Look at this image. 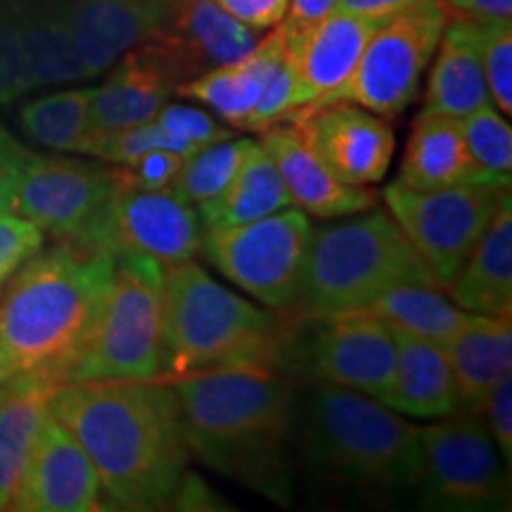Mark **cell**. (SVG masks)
<instances>
[{
    "label": "cell",
    "mask_w": 512,
    "mask_h": 512,
    "mask_svg": "<svg viewBox=\"0 0 512 512\" xmlns=\"http://www.w3.org/2000/svg\"><path fill=\"white\" fill-rule=\"evenodd\" d=\"M472 181L510 183V176L477 166L467 150L460 119L422 110L413 121L396 183L413 190H439Z\"/></svg>",
    "instance_id": "23"
},
{
    "label": "cell",
    "mask_w": 512,
    "mask_h": 512,
    "mask_svg": "<svg viewBox=\"0 0 512 512\" xmlns=\"http://www.w3.org/2000/svg\"><path fill=\"white\" fill-rule=\"evenodd\" d=\"M183 100L207 105L223 124L238 131H266L285 124L302 107L297 76L283 38L273 29L238 60L211 67L176 88Z\"/></svg>",
    "instance_id": "13"
},
{
    "label": "cell",
    "mask_w": 512,
    "mask_h": 512,
    "mask_svg": "<svg viewBox=\"0 0 512 512\" xmlns=\"http://www.w3.org/2000/svg\"><path fill=\"white\" fill-rule=\"evenodd\" d=\"M285 313L283 373L292 382L332 384L382 401L394 382V330L370 311L299 318Z\"/></svg>",
    "instance_id": "8"
},
{
    "label": "cell",
    "mask_w": 512,
    "mask_h": 512,
    "mask_svg": "<svg viewBox=\"0 0 512 512\" xmlns=\"http://www.w3.org/2000/svg\"><path fill=\"white\" fill-rule=\"evenodd\" d=\"M93 88H74L38 98L19 110V126L31 140L57 152H76L86 138Z\"/></svg>",
    "instance_id": "32"
},
{
    "label": "cell",
    "mask_w": 512,
    "mask_h": 512,
    "mask_svg": "<svg viewBox=\"0 0 512 512\" xmlns=\"http://www.w3.org/2000/svg\"><path fill=\"white\" fill-rule=\"evenodd\" d=\"M441 292L444 290L430 285H396L366 311L382 318L389 328L444 347L463 328L470 311L460 309Z\"/></svg>",
    "instance_id": "31"
},
{
    "label": "cell",
    "mask_w": 512,
    "mask_h": 512,
    "mask_svg": "<svg viewBox=\"0 0 512 512\" xmlns=\"http://www.w3.org/2000/svg\"><path fill=\"white\" fill-rule=\"evenodd\" d=\"M31 88L91 79L76 50L67 0H15Z\"/></svg>",
    "instance_id": "28"
},
{
    "label": "cell",
    "mask_w": 512,
    "mask_h": 512,
    "mask_svg": "<svg viewBox=\"0 0 512 512\" xmlns=\"http://www.w3.org/2000/svg\"><path fill=\"white\" fill-rule=\"evenodd\" d=\"M309 240V216L285 207L238 226L204 230L202 252L216 271L268 309L290 311Z\"/></svg>",
    "instance_id": "11"
},
{
    "label": "cell",
    "mask_w": 512,
    "mask_h": 512,
    "mask_svg": "<svg viewBox=\"0 0 512 512\" xmlns=\"http://www.w3.org/2000/svg\"><path fill=\"white\" fill-rule=\"evenodd\" d=\"M285 207H292V202L283 178L266 147L252 140L238 174L219 197L197 207V219L202 223V230L226 228L261 219Z\"/></svg>",
    "instance_id": "30"
},
{
    "label": "cell",
    "mask_w": 512,
    "mask_h": 512,
    "mask_svg": "<svg viewBox=\"0 0 512 512\" xmlns=\"http://www.w3.org/2000/svg\"><path fill=\"white\" fill-rule=\"evenodd\" d=\"M176 76L143 43L121 55L105 83L93 88L88 107L91 131H117L155 119L176 93Z\"/></svg>",
    "instance_id": "22"
},
{
    "label": "cell",
    "mask_w": 512,
    "mask_h": 512,
    "mask_svg": "<svg viewBox=\"0 0 512 512\" xmlns=\"http://www.w3.org/2000/svg\"><path fill=\"white\" fill-rule=\"evenodd\" d=\"M477 29V46L489 98L496 110L512 114V17L472 19Z\"/></svg>",
    "instance_id": "34"
},
{
    "label": "cell",
    "mask_w": 512,
    "mask_h": 512,
    "mask_svg": "<svg viewBox=\"0 0 512 512\" xmlns=\"http://www.w3.org/2000/svg\"><path fill=\"white\" fill-rule=\"evenodd\" d=\"M43 247V233L17 214L0 216V287L31 254Z\"/></svg>",
    "instance_id": "39"
},
{
    "label": "cell",
    "mask_w": 512,
    "mask_h": 512,
    "mask_svg": "<svg viewBox=\"0 0 512 512\" xmlns=\"http://www.w3.org/2000/svg\"><path fill=\"white\" fill-rule=\"evenodd\" d=\"M62 384L48 375H15L0 382V512L12 510L31 446Z\"/></svg>",
    "instance_id": "27"
},
{
    "label": "cell",
    "mask_w": 512,
    "mask_h": 512,
    "mask_svg": "<svg viewBox=\"0 0 512 512\" xmlns=\"http://www.w3.org/2000/svg\"><path fill=\"white\" fill-rule=\"evenodd\" d=\"M162 287V264L145 256H117L110 290L64 384L162 375Z\"/></svg>",
    "instance_id": "7"
},
{
    "label": "cell",
    "mask_w": 512,
    "mask_h": 512,
    "mask_svg": "<svg viewBox=\"0 0 512 512\" xmlns=\"http://www.w3.org/2000/svg\"><path fill=\"white\" fill-rule=\"evenodd\" d=\"M448 17L501 19L512 17V0H439Z\"/></svg>",
    "instance_id": "44"
},
{
    "label": "cell",
    "mask_w": 512,
    "mask_h": 512,
    "mask_svg": "<svg viewBox=\"0 0 512 512\" xmlns=\"http://www.w3.org/2000/svg\"><path fill=\"white\" fill-rule=\"evenodd\" d=\"M413 496L425 510H510V467L477 411L460 408L420 427V477Z\"/></svg>",
    "instance_id": "9"
},
{
    "label": "cell",
    "mask_w": 512,
    "mask_h": 512,
    "mask_svg": "<svg viewBox=\"0 0 512 512\" xmlns=\"http://www.w3.org/2000/svg\"><path fill=\"white\" fill-rule=\"evenodd\" d=\"M413 0H339L337 10L354 12V15L375 19V22H382L394 12H399L411 5Z\"/></svg>",
    "instance_id": "45"
},
{
    "label": "cell",
    "mask_w": 512,
    "mask_h": 512,
    "mask_svg": "<svg viewBox=\"0 0 512 512\" xmlns=\"http://www.w3.org/2000/svg\"><path fill=\"white\" fill-rule=\"evenodd\" d=\"M178 0H67L69 24L88 76H100L121 55L155 36Z\"/></svg>",
    "instance_id": "21"
},
{
    "label": "cell",
    "mask_w": 512,
    "mask_h": 512,
    "mask_svg": "<svg viewBox=\"0 0 512 512\" xmlns=\"http://www.w3.org/2000/svg\"><path fill=\"white\" fill-rule=\"evenodd\" d=\"M463 408L477 411L484 396L512 375V311L503 316L470 313L444 344Z\"/></svg>",
    "instance_id": "26"
},
{
    "label": "cell",
    "mask_w": 512,
    "mask_h": 512,
    "mask_svg": "<svg viewBox=\"0 0 512 512\" xmlns=\"http://www.w3.org/2000/svg\"><path fill=\"white\" fill-rule=\"evenodd\" d=\"M396 285L439 287L389 211L375 204L311 228L302 280L287 313L323 318L363 311Z\"/></svg>",
    "instance_id": "6"
},
{
    "label": "cell",
    "mask_w": 512,
    "mask_h": 512,
    "mask_svg": "<svg viewBox=\"0 0 512 512\" xmlns=\"http://www.w3.org/2000/svg\"><path fill=\"white\" fill-rule=\"evenodd\" d=\"M27 152V147L10 136L8 128L0 126V216L15 214L19 176Z\"/></svg>",
    "instance_id": "41"
},
{
    "label": "cell",
    "mask_w": 512,
    "mask_h": 512,
    "mask_svg": "<svg viewBox=\"0 0 512 512\" xmlns=\"http://www.w3.org/2000/svg\"><path fill=\"white\" fill-rule=\"evenodd\" d=\"M50 413L91 458L105 508H176L192 456L169 382L157 377L69 382L53 394Z\"/></svg>",
    "instance_id": "1"
},
{
    "label": "cell",
    "mask_w": 512,
    "mask_h": 512,
    "mask_svg": "<svg viewBox=\"0 0 512 512\" xmlns=\"http://www.w3.org/2000/svg\"><path fill=\"white\" fill-rule=\"evenodd\" d=\"M249 145H252L249 138L233 136L228 140H221V143L202 147L195 155L185 159L183 169L178 171L171 188L185 202H190L192 207H202V204L211 202L228 188V183L238 174Z\"/></svg>",
    "instance_id": "33"
},
{
    "label": "cell",
    "mask_w": 512,
    "mask_h": 512,
    "mask_svg": "<svg viewBox=\"0 0 512 512\" xmlns=\"http://www.w3.org/2000/svg\"><path fill=\"white\" fill-rule=\"evenodd\" d=\"M434 55L425 110L463 119L489 102L472 19L448 17Z\"/></svg>",
    "instance_id": "29"
},
{
    "label": "cell",
    "mask_w": 512,
    "mask_h": 512,
    "mask_svg": "<svg viewBox=\"0 0 512 512\" xmlns=\"http://www.w3.org/2000/svg\"><path fill=\"white\" fill-rule=\"evenodd\" d=\"M114 176V169H112ZM202 223L174 188H133L114 176V195L102 228L100 249L117 256H145L176 266L202 252Z\"/></svg>",
    "instance_id": "15"
},
{
    "label": "cell",
    "mask_w": 512,
    "mask_h": 512,
    "mask_svg": "<svg viewBox=\"0 0 512 512\" xmlns=\"http://www.w3.org/2000/svg\"><path fill=\"white\" fill-rule=\"evenodd\" d=\"M185 155L174 150H150L140 155L131 164H114V176L133 188L143 190H162L171 188L176 181L178 171L183 169Z\"/></svg>",
    "instance_id": "38"
},
{
    "label": "cell",
    "mask_w": 512,
    "mask_h": 512,
    "mask_svg": "<svg viewBox=\"0 0 512 512\" xmlns=\"http://www.w3.org/2000/svg\"><path fill=\"white\" fill-rule=\"evenodd\" d=\"M192 458L278 505L294 496L297 399L285 373L226 366L169 380Z\"/></svg>",
    "instance_id": "2"
},
{
    "label": "cell",
    "mask_w": 512,
    "mask_h": 512,
    "mask_svg": "<svg viewBox=\"0 0 512 512\" xmlns=\"http://www.w3.org/2000/svg\"><path fill=\"white\" fill-rule=\"evenodd\" d=\"M283 313V311H280ZM285 313L271 311L216 283L195 261L164 268L162 354L157 380L226 366H261L283 373Z\"/></svg>",
    "instance_id": "5"
},
{
    "label": "cell",
    "mask_w": 512,
    "mask_h": 512,
    "mask_svg": "<svg viewBox=\"0 0 512 512\" xmlns=\"http://www.w3.org/2000/svg\"><path fill=\"white\" fill-rule=\"evenodd\" d=\"M31 91L15 0H0V105H10Z\"/></svg>",
    "instance_id": "37"
},
{
    "label": "cell",
    "mask_w": 512,
    "mask_h": 512,
    "mask_svg": "<svg viewBox=\"0 0 512 512\" xmlns=\"http://www.w3.org/2000/svg\"><path fill=\"white\" fill-rule=\"evenodd\" d=\"M460 309L484 316L512 311V197L503 195L496 214L456 278L446 285Z\"/></svg>",
    "instance_id": "25"
},
{
    "label": "cell",
    "mask_w": 512,
    "mask_h": 512,
    "mask_svg": "<svg viewBox=\"0 0 512 512\" xmlns=\"http://www.w3.org/2000/svg\"><path fill=\"white\" fill-rule=\"evenodd\" d=\"M297 408V456L306 486L328 501L389 503L420 477V427L377 399L306 384Z\"/></svg>",
    "instance_id": "3"
},
{
    "label": "cell",
    "mask_w": 512,
    "mask_h": 512,
    "mask_svg": "<svg viewBox=\"0 0 512 512\" xmlns=\"http://www.w3.org/2000/svg\"><path fill=\"white\" fill-rule=\"evenodd\" d=\"M377 24L380 22L375 19L335 10L318 24L302 31L275 27L283 38L287 60L292 64L299 93H302V107L297 114L337 102L342 88L354 76L363 48Z\"/></svg>",
    "instance_id": "18"
},
{
    "label": "cell",
    "mask_w": 512,
    "mask_h": 512,
    "mask_svg": "<svg viewBox=\"0 0 512 512\" xmlns=\"http://www.w3.org/2000/svg\"><path fill=\"white\" fill-rule=\"evenodd\" d=\"M112 195V169L60 155L27 152L15 214L57 242L100 249Z\"/></svg>",
    "instance_id": "14"
},
{
    "label": "cell",
    "mask_w": 512,
    "mask_h": 512,
    "mask_svg": "<svg viewBox=\"0 0 512 512\" xmlns=\"http://www.w3.org/2000/svg\"><path fill=\"white\" fill-rule=\"evenodd\" d=\"M214 3L254 31L275 29L287 12V0H214Z\"/></svg>",
    "instance_id": "42"
},
{
    "label": "cell",
    "mask_w": 512,
    "mask_h": 512,
    "mask_svg": "<svg viewBox=\"0 0 512 512\" xmlns=\"http://www.w3.org/2000/svg\"><path fill=\"white\" fill-rule=\"evenodd\" d=\"M479 418L484 420L486 430L501 453L503 463L510 467L512 463V375L503 377L501 382L494 384L489 394L477 408Z\"/></svg>",
    "instance_id": "40"
},
{
    "label": "cell",
    "mask_w": 512,
    "mask_h": 512,
    "mask_svg": "<svg viewBox=\"0 0 512 512\" xmlns=\"http://www.w3.org/2000/svg\"><path fill=\"white\" fill-rule=\"evenodd\" d=\"M12 510L98 512L105 510L98 472L72 437L48 411L31 446Z\"/></svg>",
    "instance_id": "17"
},
{
    "label": "cell",
    "mask_w": 512,
    "mask_h": 512,
    "mask_svg": "<svg viewBox=\"0 0 512 512\" xmlns=\"http://www.w3.org/2000/svg\"><path fill=\"white\" fill-rule=\"evenodd\" d=\"M112 271V254L69 242L31 254L0 297V382L29 373L67 382Z\"/></svg>",
    "instance_id": "4"
},
{
    "label": "cell",
    "mask_w": 512,
    "mask_h": 512,
    "mask_svg": "<svg viewBox=\"0 0 512 512\" xmlns=\"http://www.w3.org/2000/svg\"><path fill=\"white\" fill-rule=\"evenodd\" d=\"M259 31L230 17L214 0H178L169 22L143 41L176 76L178 86L211 67L249 53Z\"/></svg>",
    "instance_id": "19"
},
{
    "label": "cell",
    "mask_w": 512,
    "mask_h": 512,
    "mask_svg": "<svg viewBox=\"0 0 512 512\" xmlns=\"http://www.w3.org/2000/svg\"><path fill=\"white\" fill-rule=\"evenodd\" d=\"M460 128L477 166L491 174L510 176L512 171V128L503 114L489 102L460 119Z\"/></svg>",
    "instance_id": "35"
},
{
    "label": "cell",
    "mask_w": 512,
    "mask_h": 512,
    "mask_svg": "<svg viewBox=\"0 0 512 512\" xmlns=\"http://www.w3.org/2000/svg\"><path fill=\"white\" fill-rule=\"evenodd\" d=\"M320 162L349 185H375L387 176L394 157V131L377 114L330 102L290 119Z\"/></svg>",
    "instance_id": "16"
},
{
    "label": "cell",
    "mask_w": 512,
    "mask_h": 512,
    "mask_svg": "<svg viewBox=\"0 0 512 512\" xmlns=\"http://www.w3.org/2000/svg\"><path fill=\"white\" fill-rule=\"evenodd\" d=\"M155 121L162 126V131L169 136L171 143H174L176 152H181L185 157L195 155L202 147L221 143V140L235 136L233 128L223 126L209 112L171 100L159 110Z\"/></svg>",
    "instance_id": "36"
},
{
    "label": "cell",
    "mask_w": 512,
    "mask_h": 512,
    "mask_svg": "<svg viewBox=\"0 0 512 512\" xmlns=\"http://www.w3.org/2000/svg\"><path fill=\"white\" fill-rule=\"evenodd\" d=\"M339 0H287V12L278 27L285 31H302L318 24L337 10Z\"/></svg>",
    "instance_id": "43"
},
{
    "label": "cell",
    "mask_w": 512,
    "mask_h": 512,
    "mask_svg": "<svg viewBox=\"0 0 512 512\" xmlns=\"http://www.w3.org/2000/svg\"><path fill=\"white\" fill-rule=\"evenodd\" d=\"M508 192L510 183L498 181H472L439 190H413L394 181L382 197L389 216L441 290H446Z\"/></svg>",
    "instance_id": "10"
},
{
    "label": "cell",
    "mask_w": 512,
    "mask_h": 512,
    "mask_svg": "<svg viewBox=\"0 0 512 512\" xmlns=\"http://www.w3.org/2000/svg\"><path fill=\"white\" fill-rule=\"evenodd\" d=\"M259 143L266 147L283 178L292 207L302 209L306 216L323 221L342 219L377 204V195L368 185L339 181L290 121L261 131Z\"/></svg>",
    "instance_id": "20"
},
{
    "label": "cell",
    "mask_w": 512,
    "mask_h": 512,
    "mask_svg": "<svg viewBox=\"0 0 512 512\" xmlns=\"http://www.w3.org/2000/svg\"><path fill=\"white\" fill-rule=\"evenodd\" d=\"M394 337V382L380 403L396 413L420 420H439L458 413L463 403L444 349L399 330H394Z\"/></svg>",
    "instance_id": "24"
},
{
    "label": "cell",
    "mask_w": 512,
    "mask_h": 512,
    "mask_svg": "<svg viewBox=\"0 0 512 512\" xmlns=\"http://www.w3.org/2000/svg\"><path fill=\"white\" fill-rule=\"evenodd\" d=\"M446 22L448 12L439 0H413L382 19L337 102H351L382 119L399 117L418 95Z\"/></svg>",
    "instance_id": "12"
}]
</instances>
